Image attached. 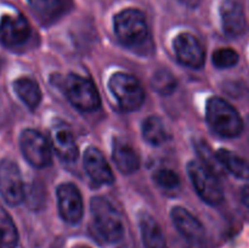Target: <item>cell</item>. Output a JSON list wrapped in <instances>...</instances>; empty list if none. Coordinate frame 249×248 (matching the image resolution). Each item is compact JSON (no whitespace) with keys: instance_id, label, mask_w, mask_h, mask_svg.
I'll use <instances>...</instances> for the list:
<instances>
[{"instance_id":"1","label":"cell","mask_w":249,"mask_h":248,"mask_svg":"<svg viewBox=\"0 0 249 248\" xmlns=\"http://www.w3.org/2000/svg\"><path fill=\"white\" fill-rule=\"evenodd\" d=\"M90 208L95 236L106 243L119 242L124 236L123 219L111 202L104 197H95Z\"/></svg>"},{"instance_id":"2","label":"cell","mask_w":249,"mask_h":248,"mask_svg":"<svg viewBox=\"0 0 249 248\" xmlns=\"http://www.w3.org/2000/svg\"><path fill=\"white\" fill-rule=\"evenodd\" d=\"M209 126L223 138H237L243 130V121L237 109L221 97L214 96L207 104Z\"/></svg>"},{"instance_id":"3","label":"cell","mask_w":249,"mask_h":248,"mask_svg":"<svg viewBox=\"0 0 249 248\" xmlns=\"http://www.w3.org/2000/svg\"><path fill=\"white\" fill-rule=\"evenodd\" d=\"M114 32L123 45L129 48L142 45L148 38L145 15L138 9L123 10L114 16Z\"/></svg>"},{"instance_id":"4","label":"cell","mask_w":249,"mask_h":248,"mask_svg":"<svg viewBox=\"0 0 249 248\" xmlns=\"http://www.w3.org/2000/svg\"><path fill=\"white\" fill-rule=\"evenodd\" d=\"M187 172L195 190L206 203L218 206L224 201V190L215 173L197 160L189 163Z\"/></svg>"},{"instance_id":"5","label":"cell","mask_w":249,"mask_h":248,"mask_svg":"<svg viewBox=\"0 0 249 248\" xmlns=\"http://www.w3.org/2000/svg\"><path fill=\"white\" fill-rule=\"evenodd\" d=\"M109 89L121 107L125 111L140 108L145 100V92L140 82L128 73H116L109 79Z\"/></svg>"},{"instance_id":"6","label":"cell","mask_w":249,"mask_h":248,"mask_svg":"<svg viewBox=\"0 0 249 248\" xmlns=\"http://www.w3.org/2000/svg\"><path fill=\"white\" fill-rule=\"evenodd\" d=\"M63 88L71 104L80 111H95L100 106V95L91 80L71 74L66 78Z\"/></svg>"},{"instance_id":"7","label":"cell","mask_w":249,"mask_h":248,"mask_svg":"<svg viewBox=\"0 0 249 248\" xmlns=\"http://www.w3.org/2000/svg\"><path fill=\"white\" fill-rule=\"evenodd\" d=\"M19 147L24 158L33 167L43 168L50 163L51 147L45 136L34 129H27L21 134Z\"/></svg>"},{"instance_id":"8","label":"cell","mask_w":249,"mask_h":248,"mask_svg":"<svg viewBox=\"0 0 249 248\" xmlns=\"http://www.w3.org/2000/svg\"><path fill=\"white\" fill-rule=\"evenodd\" d=\"M0 195L10 206H17L24 198V187L16 163L10 159L0 162Z\"/></svg>"},{"instance_id":"9","label":"cell","mask_w":249,"mask_h":248,"mask_svg":"<svg viewBox=\"0 0 249 248\" xmlns=\"http://www.w3.org/2000/svg\"><path fill=\"white\" fill-rule=\"evenodd\" d=\"M60 215L66 223L75 225L83 216V198L73 184H62L57 187Z\"/></svg>"},{"instance_id":"10","label":"cell","mask_w":249,"mask_h":248,"mask_svg":"<svg viewBox=\"0 0 249 248\" xmlns=\"http://www.w3.org/2000/svg\"><path fill=\"white\" fill-rule=\"evenodd\" d=\"M31 35V26L22 15H4L0 19V39L6 46H19Z\"/></svg>"},{"instance_id":"11","label":"cell","mask_w":249,"mask_h":248,"mask_svg":"<svg viewBox=\"0 0 249 248\" xmlns=\"http://www.w3.org/2000/svg\"><path fill=\"white\" fill-rule=\"evenodd\" d=\"M174 51L181 63L187 67L203 66L206 53L198 39L190 33H181L174 39Z\"/></svg>"},{"instance_id":"12","label":"cell","mask_w":249,"mask_h":248,"mask_svg":"<svg viewBox=\"0 0 249 248\" xmlns=\"http://www.w3.org/2000/svg\"><path fill=\"white\" fill-rule=\"evenodd\" d=\"M223 29L228 35L240 36L247 28L245 10L238 0H223L220 5Z\"/></svg>"},{"instance_id":"13","label":"cell","mask_w":249,"mask_h":248,"mask_svg":"<svg viewBox=\"0 0 249 248\" xmlns=\"http://www.w3.org/2000/svg\"><path fill=\"white\" fill-rule=\"evenodd\" d=\"M84 168L88 175L100 185H111L114 177L111 167L101 151L95 147H89L84 153Z\"/></svg>"},{"instance_id":"14","label":"cell","mask_w":249,"mask_h":248,"mask_svg":"<svg viewBox=\"0 0 249 248\" xmlns=\"http://www.w3.org/2000/svg\"><path fill=\"white\" fill-rule=\"evenodd\" d=\"M51 142L58 157L66 162H74L78 157V147L70 126L65 123L53 124L51 129Z\"/></svg>"},{"instance_id":"15","label":"cell","mask_w":249,"mask_h":248,"mask_svg":"<svg viewBox=\"0 0 249 248\" xmlns=\"http://www.w3.org/2000/svg\"><path fill=\"white\" fill-rule=\"evenodd\" d=\"M172 220L177 230L189 241H201L204 236V228L201 221L187 209L175 207L172 211Z\"/></svg>"},{"instance_id":"16","label":"cell","mask_w":249,"mask_h":248,"mask_svg":"<svg viewBox=\"0 0 249 248\" xmlns=\"http://www.w3.org/2000/svg\"><path fill=\"white\" fill-rule=\"evenodd\" d=\"M141 240L145 248H167L164 233L160 224L147 213H141L139 219Z\"/></svg>"},{"instance_id":"17","label":"cell","mask_w":249,"mask_h":248,"mask_svg":"<svg viewBox=\"0 0 249 248\" xmlns=\"http://www.w3.org/2000/svg\"><path fill=\"white\" fill-rule=\"evenodd\" d=\"M113 160L124 174H130L140 167V158L129 143L116 140L113 143Z\"/></svg>"},{"instance_id":"18","label":"cell","mask_w":249,"mask_h":248,"mask_svg":"<svg viewBox=\"0 0 249 248\" xmlns=\"http://www.w3.org/2000/svg\"><path fill=\"white\" fill-rule=\"evenodd\" d=\"M216 159L219 160L221 167L235 175L236 177L242 180H249V163L245 158L236 155L235 152L226 148H221L215 153Z\"/></svg>"},{"instance_id":"19","label":"cell","mask_w":249,"mask_h":248,"mask_svg":"<svg viewBox=\"0 0 249 248\" xmlns=\"http://www.w3.org/2000/svg\"><path fill=\"white\" fill-rule=\"evenodd\" d=\"M14 89L27 107L34 109L39 106L41 100V91L39 89V85L33 79L27 77L18 78L15 80Z\"/></svg>"},{"instance_id":"20","label":"cell","mask_w":249,"mask_h":248,"mask_svg":"<svg viewBox=\"0 0 249 248\" xmlns=\"http://www.w3.org/2000/svg\"><path fill=\"white\" fill-rule=\"evenodd\" d=\"M142 136L148 143L155 146L162 145L169 138L162 119L156 116L145 119L142 124Z\"/></svg>"},{"instance_id":"21","label":"cell","mask_w":249,"mask_h":248,"mask_svg":"<svg viewBox=\"0 0 249 248\" xmlns=\"http://www.w3.org/2000/svg\"><path fill=\"white\" fill-rule=\"evenodd\" d=\"M0 242L7 248H15L18 242L16 226L4 209H0Z\"/></svg>"},{"instance_id":"22","label":"cell","mask_w":249,"mask_h":248,"mask_svg":"<svg viewBox=\"0 0 249 248\" xmlns=\"http://www.w3.org/2000/svg\"><path fill=\"white\" fill-rule=\"evenodd\" d=\"M151 85L158 94L170 95L177 88V79L168 70H160L153 74Z\"/></svg>"},{"instance_id":"23","label":"cell","mask_w":249,"mask_h":248,"mask_svg":"<svg viewBox=\"0 0 249 248\" xmlns=\"http://www.w3.org/2000/svg\"><path fill=\"white\" fill-rule=\"evenodd\" d=\"M240 60V56L233 49L221 48L214 51L213 63L218 68H231L236 66Z\"/></svg>"},{"instance_id":"24","label":"cell","mask_w":249,"mask_h":248,"mask_svg":"<svg viewBox=\"0 0 249 248\" xmlns=\"http://www.w3.org/2000/svg\"><path fill=\"white\" fill-rule=\"evenodd\" d=\"M195 147H196L197 153L198 156L201 157L202 163H203L206 167H208L212 172H214L216 174V172H219L221 168L220 163L219 160L216 159V156L215 155H212V151L208 146L206 145V142L203 141H196L195 142Z\"/></svg>"},{"instance_id":"25","label":"cell","mask_w":249,"mask_h":248,"mask_svg":"<svg viewBox=\"0 0 249 248\" xmlns=\"http://www.w3.org/2000/svg\"><path fill=\"white\" fill-rule=\"evenodd\" d=\"M155 179L160 187L165 190H175L179 187L180 179L175 172L172 169H160L156 173Z\"/></svg>"},{"instance_id":"26","label":"cell","mask_w":249,"mask_h":248,"mask_svg":"<svg viewBox=\"0 0 249 248\" xmlns=\"http://www.w3.org/2000/svg\"><path fill=\"white\" fill-rule=\"evenodd\" d=\"M31 6L40 14L49 15L58 9L61 0H28Z\"/></svg>"},{"instance_id":"27","label":"cell","mask_w":249,"mask_h":248,"mask_svg":"<svg viewBox=\"0 0 249 248\" xmlns=\"http://www.w3.org/2000/svg\"><path fill=\"white\" fill-rule=\"evenodd\" d=\"M241 199H242L243 204L246 206V208L249 209V185L245 186L241 191Z\"/></svg>"},{"instance_id":"28","label":"cell","mask_w":249,"mask_h":248,"mask_svg":"<svg viewBox=\"0 0 249 248\" xmlns=\"http://www.w3.org/2000/svg\"><path fill=\"white\" fill-rule=\"evenodd\" d=\"M0 248H2V245H1V242H0Z\"/></svg>"}]
</instances>
